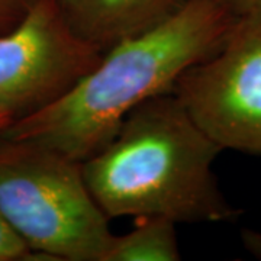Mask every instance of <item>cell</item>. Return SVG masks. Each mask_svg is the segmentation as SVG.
<instances>
[{"label": "cell", "instance_id": "cell-1", "mask_svg": "<svg viewBox=\"0 0 261 261\" xmlns=\"http://www.w3.org/2000/svg\"><path fill=\"white\" fill-rule=\"evenodd\" d=\"M235 20L218 0H190L167 22L103 53L65 96L12 122L0 138L41 144L82 163L112 140L138 105L173 92L189 67L215 54Z\"/></svg>", "mask_w": 261, "mask_h": 261}, {"label": "cell", "instance_id": "cell-2", "mask_svg": "<svg viewBox=\"0 0 261 261\" xmlns=\"http://www.w3.org/2000/svg\"><path fill=\"white\" fill-rule=\"evenodd\" d=\"M173 92L138 105L100 151L82 161L87 187L109 219L161 216L176 224L235 222L243 211L212 166L222 152Z\"/></svg>", "mask_w": 261, "mask_h": 261}, {"label": "cell", "instance_id": "cell-3", "mask_svg": "<svg viewBox=\"0 0 261 261\" xmlns=\"http://www.w3.org/2000/svg\"><path fill=\"white\" fill-rule=\"evenodd\" d=\"M0 215L25 260L105 261L113 240L82 163L29 141L0 138Z\"/></svg>", "mask_w": 261, "mask_h": 261}, {"label": "cell", "instance_id": "cell-4", "mask_svg": "<svg viewBox=\"0 0 261 261\" xmlns=\"http://www.w3.org/2000/svg\"><path fill=\"white\" fill-rule=\"evenodd\" d=\"M173 93L221 148L261 155V19H237L224 45L189 67Z\"/></svg>", "mask_w": 261, "mask_h": 261}, {"label": "cell", "instance_id": "cell-5", "mask_svg": "<svg viewBox=\"0 0 261 261\" xmlns=\"http://www.w3.org/2000/svg\"><path fill=\"white\" fill-rule=\"evenodd\" d=\"M77 37L57 0H39L0 35V111L12 122L60 100L102 58Z\"/></svg>", "mask_w": 261, "mask_h": 261}, {"label": "cell", "instance_id": "cell-6", "mask_svg": "<svg viewBox=\"0 0 261 261\" xmlns=\"http://www.w3.org/2000/svg\"><path fill=\"white\" fill-rule=\"evenodd\" d=\"M190 0H57L68 27L106 53L125 39L157 28Z\"/></svg>", "mask_w": 261, "mask_h": 261}, {"label": "cell", "instance_id": "cell-7", "mask_svg": "<svg viewBox=\"0 0 261 261\" xmlns=\"http://www.w3.org/2000/svg\"><path fill=\"white\" fill-rule=\"evenodd\" d=\"M134 229L125 235H113L105 261H178L176 222L161 216L137 218Z\"/></svg>", "mask_w": 261, "mask_h": 261}, {"label": "cell", "instance_id": "cell-8", "mask_svg": "<svg viewBox=\"0 0 261 261\" xmlns=\"http://www.w3.org/2000/svg\"><path fill=\"white\" fill-rule=\"evenodd\" d=\"M39 0H0V35L9 32Z\"/></svg>", "mask_w": 261, "mask_h": 261}, {"label": "cell", "instance_id": "cell-9", "mask_svg": "<svg viewBox=\"0 0 261 261\" xmlns=\"http://www.w3.org/2000/svg\"><path fill=\"white\" fill-rule=\"evenodd\" d=\"M29 248L0 215V261L25 260Z\"/></svg>", "mask_w": 261, "mask_h": 261}, {"label": "cell", "instance_id": "cell-10", "mask_svg": "<svg viewBox=\"0 0 261 261\" xmlns=\"http://www.w3.org/2000/svg\"><path fill=\"white\" fill-rule=\"evenodd\" d=\"M233 18L261 19V0H218Z\"/></svg>", "mask_w": 261, "mask_h": 261}, {"label": "cell", "instance_id": "cell-11", "mask_svg": "<svg viewBox=\"0 0 261 261\" xmlns=\"http://www.w3.org/2000/svg\"><path fill=\"white\" fill-rule=\"evenodd\" d=\"M241 241L244 248L254 255L255 258L261 260V231L255 229H243L241 232Z\"/></svg>", "mask_w": 261, "mask_h": 261}, {"label": "cell", "instance_id": "cell-12", "mask_svg": "<svg viewBox=\"0 0 261 261\" xmlns=\"http://www.w3.org/2000/svg\"><path fill=\"white\" fill-rule=\"evenodd\" d=\"M10 123H12V119H10L9 116L6 115V113L0 111V134H2V130L6 129V128L9 126Z\"/></svg>", "mask_w": 261, "mask_h": 261}]
</instances>
